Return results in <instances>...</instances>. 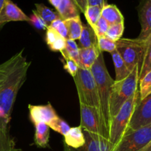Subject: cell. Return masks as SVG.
Instances as JSON below:
<instances>
[{
  "instance_id": "6da1fadb",
  "label": "cell",
  "mask_w": 151,
  "mask_h": 151,
  "mask_svg": "<svg viewBox=\"0 0 151 151\" xmlns=\"http://www.w3.org/2000/svg\"><path fill=\"white\" fill-rule=\"evenodd\" d=\"M30 62L23 50L0 64V109L10 120L13 105L21 87L25 82Z\"/></svg>"
},
{
  "instance_id": "7a4b0ae2",
  "label": "cell",
  "mask_w": 151,
  "mask_h": 151,
  "mask_svg": "<svg viewBox=\"0 0 151 151\" xmlns=\"http://www.w3.org/2000/svg\"><path fill=\"white\" fill-rule=\"evenodd\" d=\"M97 86V94L100 100V109L106 129L109 133L111 117L109 112V100L111 91L114 81L110 76L106 68L103 54L100 52L97 60L91 69Z\"/></svg>"
},
{
  "instance_id": "3957f363",
  "label": "cell",
  "mask_w": 151,
  "mask_h": 151,
  "mask_svg": "<svg viewBox=\"0 0 151 151\" xmlns=\"http://www.w3.org/2000/svg\"><path fill=\"white\" fill-rule=\"evenodd\" d=\"M139 66H135L130 75L121 81H114L109 100L111 120L116 114L122 105L138 90Z\"/></svg>"
},
{
  "instance_id": "277c9868",
  "label": "cell",
  "mask_w": 151,
  "mask_h": 151,
  "mask_svg": "<svg viewBox=\"0 0 151 151\" xmlns=\"http://www.w3.org/2000/svg\"><path fill=\"white\" fill-rule=\"evenodd\" d=\"M139 99V91L138 89L131 98L128 99L122 105L119 111L114 116H113L111 120L109 141L111 144L113 148L126 134L130 120Z\"/></svg>"
},
{
  "instance_id": "5b68a950",
  "label": "cell",
  "mask_w": 151,
  "mask_h": 151,
  "mask_svg": "<svg viewBox=\"0 0 151 151\" xmlns=\"http://www.w3.org/2000/svg\"><path fill=\"white\" fill-rule=\"evenodd\" d=\"M80 104L100 109V100L97 94V86L91 70L79 68L74 78Z\"/></svg>"
},
{
  "instance_id": "8992f818",
  "label": "cell",
  "mask_w": 151,
  "mask_h": 151,
  "mask_svg": "<svg viewBox=\"0 0 151 151\" xmlns=\"http://www.w3.org/2000/svg\"><path fill=\"white\" fill-rule=\"evenodd\" d=\"M145 48L146 41H142L138 38H121L116 41V50L120 55L130 72H132L137 66H139V69Z\"/></svg>"
},
{
  "instance_id": "52a82bcc",
  "label": "cell",
  "mask_w": 151,
  "mask_h": 151,
  "mask_svg": "<svg viewBox=\"0 0 151 151\" xmlns=\"http://www.w3.org/2000/svg\"><path fill=\"white\" fill-rule=\"evenodd\" d=\"M81 126L83 130L94 135L100 136L109 139V131L106 129L101 112L98 109L80 104Z\"/></svg>"
},
{
  "instance_id": "ba28073f",
  "label": "cell",
  "mask_w": 151,
  "mask_h": 151,
  "mask_svg": "<svg viewBox=\"0 0 151 151\" xmlns=\"http://www.w3.org/2000/svg\"><path fill=\"white\" fill-rule=\"evenodd\" d=\"M151 142V125L129 131L111 151H139Z\"/></svg>"
},
{
  "instance_id": "9c48e42d",
  "label": "cell",
  "mask_w": 151,
  "mask_h": 151,
  "mask_svg": "<svg viewBox=\"0 0 151 151\" xmlns=\"http://www.w3.org/2000/svg\"><path fill=\"white\" fill-rule=\"evenodd\" d=\"M151 125V94L137 101L127 132ZM126 132V133H127Z\"/></svg>"
},
{
  "instance_id": "30bf717a",
  "label": "cell",
  "mask_w": 151,
  "mask_h": 151,
  "mask_svg": "<svg viewBox=\"0 0 151 151\" xmlns=\"http://www.w3.org/2000/svg\"><path fill=\"white\" fill-rule=\"evenodd\" d=\"M85 137V144L77 149L71 148L66 145V151H111L113 150L111 144L109 139L100 136L94 135L83 131Z\"/></svg>"
},
{
  "instance_id": "8fae6325",
  "label": "cell",
  "mask_w": 151,
  "mask_h": 151,
  "mask_svg": "<svg viewBox=\"0 0 151 151\" xmlns=\"http://www.w3.org/2000/svg\"><path fill=\"white\" fill-rule=\"evenodd\" d=\"M10 22H29V18L11 0H6L0 12V25Z\"/></svg>"
},
{
  "instance_id": "7c38bea8",
  "label": "cell",
  "mask_w": 151,
  "mask_h": 151,
  "mask_svg": "<svg viewBox=\"0 0 151 151\" xmlns=\"http://www.w3.org/2000/svg\"><path fill=\"white\" fill-rule=\"evenodd\" d=\"M29 117L33 124L45 123L48 124L52 119L58 116L52 105L48 103L45 106H32L29 105Z\"/></svg>"
},
{
  "instance_id": "4fadbf2b",
  "label": "cell",
  "mask_w": 151,
  "mask_h": 151,
  "mask_svg": "<svg viewBox=\"0 0 151 151\" xmlns=\"http://www.w3.org/2000/svg\"><path fill=\"white\" fill-rule=\"evenodd\" d=\"M141 32L137 38L146 41L151 35V0H144L139 10Z\"/></svg>"
},
{
  "instance_id": "5bb4252c",
  "label": "cell",
  "mask_w": 151,
  "mask_h": 151,
  "mask_svg": "<svg viewBox=\"0 0 151 151\" xmlns=\"http://www.w3.org/2000/svg\"><path fill=\"white\" fill-rule=\"evenodd\" d=\"M63 137L65 145L71 148H79L85 144V137L81 125L71 128Z\"/></svg>"
},
{
  "instance_id": "9a60e30c",
  "label": "cell",
  "mask_w": 151,
  "mask_h": 151,
  "mask_svg": "<svg viewBox=\"0 0 151 151\" xmlns=\"http://www.w3.org/2000/svg\"><path fill=\"white\" fill-rule=\"evenodd\" d=\"M0 151H21L16 147L10 136L9 123L6 122H0Z\"/></svg>"
},
{
  "instance_id": "2e32d148",
  "label": "cell",
  "mask_w": 151,
  "mask_h": 151,
  "mask_svg": "<svg viewBox=\"0 0 151 151\" xmlns=\"http://www.w3.org/2000/svg\"><path fill=\"white\" fill-rule=\"evenodd\" d=\"M100 51L98 47H89V48H79L80 60L82 68L91 70L93 64L97 60Z\"/></svg>"
},
{
  "instance_id": "e0dca14e",
  "label": "cell",
  "mask_w": 151,
  "mask_h": 151,
  "mask_svg": "<svg viewBox=\"0 0 151 151\" xmlns=\"http://www.w3.org/2000/svg\"><path fill=\"white\" fill-rule=\"evenodd\" d=\"M101 17H103L109 25L124 23L123 16L114 4H105L102 9Z\"/></svg>"
},
{
  "instance_id": "ac0fdd59",
  "label": "cell",
  "mask_w": 151,
  "mask_h": 151,
  "mask_svg": "<svg viewBox=\"0 0 151 151\" xmlns=\"http://www.w3.org/2000/svg\"><path fill=\"white\" fill-rule=\"evenodd\" d=\"M56 10L60 19L63 21L80 16V10L72 0H61Z\"/></svg>"
},
{
  "instance_id": "d6986e66",
  "label": "cell",
  "mask_w": 151,
  "mask_h": 151,
  "mask_svg": "<svg viewBox=\"0 0 151 151\" xmlns=\"http://www.w3.org/2000/svg\"><path fill=\"white\" fill-rule=\"evenodd\" d=\"M35 144L39 147H47L50 140V127L45 123H37L35 124Z\"/></svg>"
},
{
  "instance_id": "ffe728a7",
  "label": "cell",
  "mask_w": 151,
  "mask_h": 151,
  "mask_svg": "<svg viewBox=\"0 0 151 151\" xmlns=\"http://www.w3.org/2000/svg\"><path fill=\"white\" fill-rule=\"evenodd\" d=\"M81 47L89 48V47H98L97 37L94 30L89 25L83 24V29L79 39Z\"/></svg>"
},
{
  "instance_id": "44dd1931",
  "label": "cell",
  "mask_w": 151,
  "mask_h": 151,
  "mask_svg": "<svg viewBox=\"0 0 151 151\" xmlns=\"http://www.w3.org/2000/svg\"><path fill=\"white\" fill-rule=\"evenodd\" d=\"M111 54L112 58H113L115 68V74H116V80L114 81H121L125 79L131 72L128 71L125 62L116 50H114Z\"/></svg>"
},
{
  "instance_id": "7402d4cb",
  "label": "cell",
  "mask_w": 151,
  "mask_h": 151,
  "mask_svg": "<svg viewBox=\"0 0 151 151\" xmlns=\"http://www.w3.org/2000/svg\"><path fill=\"white\" fill-rule=\"evenodd\" d=\"M68 29V38L75 41L80 38L83 29V23L80 16L65 20Z\"/></svg>"
},
{
  "instance_id": "603a6c76",
  "label": "cell",
  "mask_w": 151,
  "mask_h": 151,
  "mask_svg": "<svg viewBox=\"0 0 151 151\" xmlns=\"http://www.w3.org/2000/svg\"><path fill=\"white\" fill-rule=\"evenodd\" d=\"M35 7L36 10L35 11L37 12L40 17L42 19V20L47 24V26H50V24L55 20L60 19V16L58 15V12L54 11V10H51L49 7H46L44 4H35Z\"/></svg>"
},
{
  "instance_id": "cb8c5ba5",
  "label": "cell",
  "mask_w": 151,
  "mask_h": 151,
  "mask_svg": "<svg viewBox=\"0 0 151 151\" xmlns=\"http://www.w3.org/2000/svg\"><path fill=\"white\" fill-rule=\"evenodd\" d=\"M151 69V35L146 40V48L142 63L139 69V81Z\"/></svg>"
},
{
  "instance_id": "d4e9b609",
  "label": "cell",
  "mask_w": 151,
  "mask_h": 151,
  "mask_svg": "<svg viewBox=\"0 0 151 151\" xmlns=\"http://www.w3.org/2000/svg\"><path fill=\"white\" fill-rule=\"evenodd\" d=\"M102 9L103 7L100 6H88L84 12V15L88 22V25L92 29L101 17Z\"/></svg>"
},
{
  "instance_id": "484cf974",
  "label": "cell",
  "mask_w": 151,
  "mask_h": 151,
  "mask_svg": "<svg viewBox=\"0 0 151 151\" xmlns=\"http://www.w3.org/2000/svg\"><path fill=\"white\" fill-rule=\"evenodd\" d=\"M50 128L52 129L53 131L59 133L61 135H66V133L70 129V126L68 125L67 122L60 118L59 116H56L54 119H52L48 124H47Z\"/></svg>"
},
{
  "instance_id": "4316f807",
  "label": "cell",
  "mask_w": 151,
  "mask_h": 151,
  "mask_svg": "<svg viewBox=\"0 0 151 151\" xmlns=\"http://www.w3.org/2000/svg\"><path fill=\"white\" fill-rule=\"evenodd\" d=\"M139 99L143 100L151 94V69L139 81Z\"/></svg>"
},
{
  "instance_id": "83f0119b",
  "label": "cell",
  "mask_w": 151,
  "mask_h": 151,
  "mask_svg": "<svg viewBox=\"0 0 151 151\" xmlns=\"http://www.w3.org/2000/svg\"><path fill=\"white\" fill-rule=\"evenodd\" d=\"M124 29V23H118L114 24L109 25V29H108L106 35L111 40L116 42L118 40H119L123 34Z\"/></svg>"
},
{
  "instance_id": "f1b7e54d",
  "label": "cell",
  "mask_w": 151,
  "mask_h": 151,
  "mask_svg": "<svg viewBox=\"0 0 151 151\" xmlns=\"http://www.w3.org/2000/svg\"><path fill=\"white\" fill-rule=\"evenodd\" d=\"M97 45L100 52H108L109 53L113 52L116 50V42L111 40L106 35L97 38Z\"/></svg>"
},
{
  "instance_id": "f546056e",
  "label": "cell",
  "mask_w": 151,
  "mask_h": 151,
  "mask_svg": "<svg viewBox=\"0 0 151 151\" xmlns=\"http://www.w3.org/2000/svg\"><path fill=\"white\" fill-rule=\"evenodd\" d=\"M49 27L55 29L58 32L59 35L63 38H66V39L68 38V29L65 21L62 20L61 19H58L52 22Z\"/></svg>"
},
{
  "instance_id": "4dcf8cb0",
  "label": "cell",
  "mask_w": 151,
  "mask_h": 151,
  "mask_svg": "<svg viewBox=\"0 0 151 151\" xmlns=\"http://www.w3.org/2000/svg\"><path fill=\"white\" fill-rule=\"evenodd\" d=\"M109 23L103 17H100L94 27L93 28V30H94V33L97 35V38H100V37L106 35L108 29H109Z\"/></svg>"
},
{
  "instance_id": "1f68e13d",
  "label": "cell",
  "mask_w": 151,
  "mask_h": 151,
  "mask_svg": "<svg viewBox=\"0 0 151 151\" xmlns=\"http://www.w3.org/2000/svg\"><path fill=\"white\" fill-rule=\"evenodd\" d=\"M29 23L38 29H41V30H45L47 29L48 26L47 24L42 20L39 15L37 13L35 10H32V13L30 16H29Z\"/></svg>"
},
{
  "instance_id": "d6a6232c",
  "label": "cell",
  "mask_w": 151,
  "mask_h": 151,
  "mask_svg": "<svg viewBox=\"0 0 151 151\" xmlns=\"http://www.w3.org/2000/svg\"><path fill=\"white\" fill-rule=\"evenodd\" d=\"M63 58L65 60V64L63 66V69L74 78L75 77V75H77V73H78L79 66L70 58L66 57Z\"/></svg>"
},
{
  "instance_id": "836d02e7",
  "label": "cell",
  "mask_w": 151,
  "mask_h": 151,
  "mask_svg": "<svg viewBox=\"0 0 151 151\" xmlns=\"http://www.w3.org/2000/svg\"><path fill=\"white\" fill-rule=\"evenodd\" d=\"M60 37V35H59V33L55 29L50 27H47V33H46V42H47L48 47L52 44L55 41H57Z\"/></svg>"
},
{
  "instance_id": "e575fe53",
  "label": "cell",
  "mask_w": 151,
  "mask_h": 151,
  "mask_svg": "<svg viewBox=\"0 0 151 151\" xmlns=\"http://www.w3.org/2000/svg\"><path fill=\"white\" fill-rule=\"evenodd\" d=\"M66 38H63V37L60 36L57 41H55L52 44H51L50 46H49V48L53 52H61L66 47Z\"/></svg>"
},
{
  "instance_id": "d590c367",
  "label": "cell",
  "mask_w": 151,
  "mask_h": 151,
  "mask_svg": "<svg viewBox=\"0 0 151 151\" xmlns=\"http://www.w3.org/2000/svg\"><path fill=\"white\" fill-rule=\"evenodd\" d=\"M73 2L75 3V5L80 10V12L84 13L86 9L88 7V1L87 0H72Z\"/></svg>"
},
{
  "instance_id": "8d00e7d4",
  "label": "cell",
  "mask_w": 151,
  "mask_h": 151,
  "mask_svg": "<svg viewBox=\"0 0 151 151\" xmlns=\"http://www.w3.org/2000/svg\"><path fill=\"white\" fill-rule=\"evenodd\" d=\"M88 6H100L103 7L105 5V0H87Z\"/></svg>"
},
{
  "instance_id": "74e56055",
  "label": "cell",
  "mask_w": 151,
  "mask_h": 151,
  "mask_svg": "<svg viewBox=\"0 0 151 151\" xmlns=\"http://www.w3.org/2000/svg\"><path fill=\"white\" fill-rule=\"evenodd\" d=\"M10 121L8 119H7V117H6V116L4 115V112L1 111V109H0V122H8V123H10Z\"/></svg>"
},
{
  "instance_id": "f35d334b",
  "label": "cell",
  "mask_w": 151,
  "mask_h": 151,
  "mask_svg": "<svg viewBox=\"0 0 151 151\" xmlns=\"http://www.w3.org/2000/svg\"><path fill=\"white\" fill-rule=\"evenodd\" d=\"M50 4L53 6L55 9H57L58 7V6L60 5V2H61V0H49Z\"/></svg>"
},
{
  "instance_id": "ab89813d",
  "label": "cell",
  "mask_w": 151,
  "mask_h": 151,
  "mask_svg": "<svg viewBox=\"0 0 151 151\" xmlns=\"http://www.w3.org/2000/svg\"><path fill=\"white\" fill-rule=\"evenodd\" d=\"M139 151H151V142L147 145H146L144 148H142Z\"/></svg>"
},
{
  "instance_id": "60d3db41",
  "label": "cell",
  "mask_w": 151,
  "mask_h": 151,
  "mask_svg": "<svg viewBox=\"0 0 151 151\" xmlns=\"http://www.w3.org/2000/svg\"><path fill=\"white\" fill-rule=\"evenodd\" d=\"M5 1H6V0H0V12L1 11L3 7H4V3H5Z\"/></svg>"
}]
</instances>
